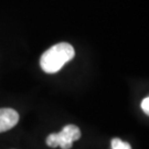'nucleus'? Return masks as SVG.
<instances>
[{
    "instance_id": "nucleus-3",
    "label": "nucleus",
    "mask_w": 149,
    "mask_h": 149,
    "mask_svg": "<svg viewBox=\"0 0 149 149\" xmlns=\"http://www.w3.org/2000/svg\"><path fill=\"white\" fill-rule=\"evenodd\" d=\"M19 122V114L12 108H0V133L13 128Z\"/></svg>"
},
{
    "instance_id": "nucleus-5",
    "label": "nucleus",
    "mask_w": 149,
    "mask_h": 149,
    "mask_svg": "<svg viewBox=\"0 0 149 149\" xmlns=\"http://www.w3.org/2000/svg\"><path fill=\"white\" fill-rule=\"evenodd\" d=\"M141 109L147 115L149 114V97H145L143 100V102H141Z\"/></svg>"
},
{
    "instance_id": "nucleus-4",
    "label": "nucleus",
    "mask_w": 149,
    "mask_h": 149,
    "mask_svg": "<svg viewBox=\"0 0 149 149\" xmlns=\"http://www.w3.org/2000/svg\"><path fill=\"white\" fill-rule=\"evenodd\" d=\"M111 145H112V149H132L130 145L123 141L119 138H113Z\"/></svg>"
},
{
    "instance_id": "nucleus-1",
    "label": "nucleus",
    "mask_w": 149,
    "mask_h": 149,
    "mask_svg": "<svg viewBox=\"0 0 149 149\" xmlns=\"http://www.w3.org/2000/svg\"><path fill=\"white\" fill-rule=\"evenodd\" d=\"M74 48L70 43H58L42 54L40 59V66L45 73H58L65 64L74 58Z\"/></svg>"
},
{
    "instance_id": "nucleus-2",
    "label": "nucleus",
    "mask_w": 149,
    "mask_h": 149,
    "mask_svg": "<svg viewBox=\"0 0 149 149\" xmlns=\"http://www.w3.org/2000/svg\"><path fill=\"white\" fill-rule=\"evenodd\" d=\"M81 138L80 128L75 125H66L58 134H51L47 138V145L55 148L61 147L62 149L72 148L73 143Z\"/></svg>"
}]
</instances>
